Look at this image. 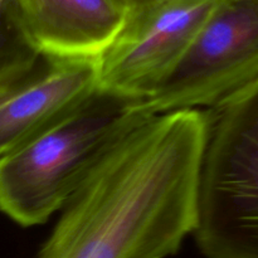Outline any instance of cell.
<instances>
[{
  "instance_id": "cell-6",
  "label": "cell",
  "mask_w": 258,
  "mask_h": 258,
  "mask_svg": "<svg viewBox=\"0 0 258 258\" xmlns=\"http://www.w3.org/2000/svg\"><path fill=\"white\" fill-rule=\"evenodd\" d=\"M23 33L48 60H98L127 20L120 0H10Z\"/></svg>"
},
{
  "instance_id": "cell-10",
  "label": "cell",
  "mask_w": 258,
  "mask_h": 258,
  "mask_svg": "<svg viewBox=\"0 0 258 258\" xmlns=\"http://www.w3.org/2000/svg\"><path fill=\"white\" fill-rule=\"evenodd\" d=\"M122 2L126 7L128 8V10L131 12H136V10H140L143 8L150 7V5L155 4V3L161 2V0H120Z\"/></svg>"
},
{
  "instance_id": "cell-2",
  "label": "cell",
  "mask_w": 258,
  "mask_h": 258,
  "mask_svg": "<svg viewBox=\"0 0 258 258\" xmlns=\"http://www.w3.org/2000/svg\"><path fill=\"white\" fill-rule=\"evenodd\" d=\"M138 105L98 88L52 127L2 156L0 212L33 227L62 211L108 148L149 117Z\"/></svg>"
},
{
  "instance_id": "cell-9",
  "label": "cell",
  "mask_w": 258,
  "mask_h": 258,
  "mask_svg": "<svg viewBox=\"0 0 258 258\" xmlns=\"http://www.w3.org/2000/svg\"><path fill=\"white\" fill-rule=\"evenodd\" d=\"M48 66V59H43L37 67H34L33 70L27 71L24 73H20V75L14 76L12 78H8V80L2 81L0 82V105L4 103L8 98L12 97L15 92L20 90V88L24 87L25 85L30 82L32 80H34L40 72L44 71V68Z\"/></svg>"
},
{
  "instance_id": "cell-11",
  "label": "cell",
  "mask_w": 258,
  "mask_h": 258,
  "mask_svg": "<svg viewBox=\"0 0 258 258\" xmlns=\"http://www.w3.org/2000/svg\"><path fill=\"white\" fill-rule=\"evenodd\" d=\"M8 0H0V13L3 12V9L5 8V5H7Z\"/></svg>"
},
{
  "instance_id": "cell-8",
  "label": "cell",
  "mask_w": 258,
  "mask_h": 258,
  "mask_svg": "<svg viewBox=\"0 0 258 258\" xmlns=\"http://www.w3.org/2000/svg\"><path fill=\"white\" fill-rule=\"evenodd\" d=\"M43 59L28 42L8 0L0 13V82L33 70Z\"/></svg>"
},
{
  "instance_id": "cell-7",
  "label": "cell",
  "mask_w": 258,
  "mask_h": 258,
  "mask_svg": "<svg viewBox=\"0 0 258 258\" xmlns=\"http://www.w3.org/2000/svg\"><path fill=\"white\" fill-rule=\"evenodd\" d=\"M98 60H48L43 72L2 103L0 158L88 100L98 90Z\"/></svg>"
},
{
  "instance_id": "cell-5",
  "label": "cell",
  "mask_w": 258,
  "mask_h": 258,
  "mask_svg": "<svg viewBox=\"0 0 258 258\" xmlns=\"http://www.w3.org/2000/svg\"><path fill=\"white\" fill-rule=\"evenodd\" d=\"M221 0H161L128 14L98 60V88L133 101L156 92Z\"/></svg>"
},
{
  "instance_id": "cell-3",
  "label": "cell",
  "mask_w": 258,
  "mask_h": 258,
  "mask_svg": "<svg viewBox=\"0 0 258 258\" xmlns=\"http://www.w3.org/2000/svg\"><path fill=\"white\" fill-rule=\"evenodd\" d=\"M207 113L197 244L207 258H258V78Z\"/></svg>"
},
{
  "instance_id": "cell-4",
  "label": "cell",
  "mask_w": 258,
  "mask_h": 258,
  "mask_svg": "<svg viewBox=\"0 0 258 258\" xmlns=\"http://www.w3.org/2000/svg\"><path fill=\"white\" fill-rule=\"evenodd\" d=\"M258 78V0H221L183 59L153 96L146 116L209 111Z\"/></svg>"
},
{
  "instance_id": "cell-1",
  "label": "cell",
  "mask_w": 258,
  "mask_h": 258,
  "mask_svg": "<svg viewBox=\"0 0 258 258\" xmlns=\"http://www.w3.org/2000/svg\"><path fill=\"white\" fill-rule=\"evenodd\" d=\"M208 113L149 116L108 148L38 258H166L194 233Z\"/></svg>"
}]
</instances>
